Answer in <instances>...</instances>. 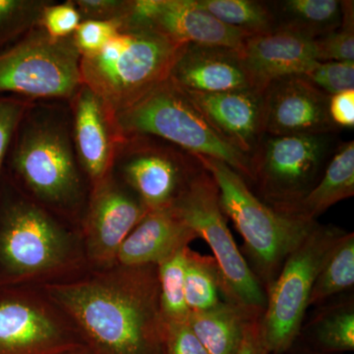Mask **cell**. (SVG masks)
I'll return each instance as SVG.
<instances>
[{
  "instance_id": "6da1fadb",
  "label": "cell",
  "mask_w": 354,
  "mask_h": 354,
  "mask_svg": "<svg viewBox=\"0 0 354 354\" xmlns=\"http://www.w3.org/2000/svg\"><path fill=\"white\" fill-rule=\"evenodd\" d=\"M156 288L86 283L57 286L53 297L78 321L97 354H164Z\"/></svg>"
},
{
  "instance_id": "7a4b0ae2",
  "label": "cell",
  "mask_w": 354,
  "mask_h": 354,
  "mask_svg": "<svg viewBox=\"0 0 354 354\" xmlns=\"http://www.w3.org/2000/svg\"><path fill=\"white\" fill-rule=\"evenodd\" d=\"M44 204L68 207L80 200V165L71 132L68 102H32L16 128L6 167Z\"/></svg>"
},
{
  "instance_id": "3957f363",
  "label": "cell",
  "mask_w": 354,
  "mask_h": 354,
  "mask_svg": "<svg viewBox=\"0 0 354 354\" xmlns=\"http://www.w3.org/2000/svg\"><path fill=\"white\" fill-rule=\"evenodd\" d=\"M184 46L146 28H122L99 53L81 57V82L116 114L169 78Z\"/></svg>"
},
{
  "instance_id": "277c9868",
  "label": "cell",
  "mask_w": 354,
  "mask_h": 354,
  "mask_svg": "<svg viewBox=\"0 0 354 354\" xmlns=\"http://www.w3.org/2000/svg\"><path fill=\"white\" fill-rule=\"evenodd\" d=\"M196 157L213 176L221 209L243 237L258 274L271 285L288 256L318 223L272 208L256 196L245 179L227 164L203 156Z\"/></svg>"
},
{
  "instance_id": "5b68a950",
  "label": "cell",
  "mask_w": 354,
  "mask_h": 354,
  "mask_svg": "<svg viewBox=\"0 0 354 354\" xmlns=\"http://www.w3.org/2000/svg\"><path fill=\"white\" fill-rule=\"evenodd\" d=\"M124 136L147 135L194 156L214 158L252 183L251 158L225 141L185 92L171 79L115 114Z\"/></svg>"
},
{
  "instance_id": "8992f818",
  "label": "cell",
  "mask_w": 354,
  "mask_h": 354,
  "mask_svg": "<svg viewBox=\"0 0 354 354\" xmlns=\"http://www.w3.org/2000/svg\"><path fill=\"white\" fill-rule=\"evenodd\" d=\"M80 62L72 36L53 39L38 26L0 50V97L69 102L82 85Z\"/></svg>"
},
{
  "instance_id": "52a82bcc",
  "label": "cell",
  "mask_w": 354,
  "mask_h": 354,
  "mask_svg": "<svg viewBox=\"0 0 354 354\" xmlns=\"http://www.w3.org/2000/svg\"><path fill=\"white\" fill-rule=\"evenodd\" d=\"M174 207L213 251L221 292L227 301L257 311L264 309L267 297L235 243L221 207L218 186L205 167L190 181Z\"/></svg>"
},
{
  "instance_id": "ba28073f",
  "label": "cell",
  "mask_w": 354,
  "mask_h": 354,
  "mask_svg": "<svg viewBox=\"0 0 354 354\" xmlns=\"http://www.w3.org/2000/svg\"><path fill=\"white\" fill-rule=\"evenodd\" d=\"M344 234L334 225H317L286 258L269 288L261 335L269 353H286L301 329L310 297L324 261Z\"/></svg>"
},
{
  "instance_id": "9c48e42d",
  "label": "cell",
  "mask_w": 354,
  "mask_h": 354,
  "mask_svg": "<svg viewBox=\"0 0 354 354\" xmlns=\"http://www.w3.org/2000/svg\"><path fill=\"white\" fill-rule=\"evenodd\" d=\"M335 146V134L264 135L250 158L258 198L279 211H290L318 183Z\"/></svg>"
},
{
  "instance_id": "30bf717a",
  "label": "cell",
  "mask_w": 354,
  "mask_h": 354,
  "mask_svg": "<svg viewBox=\"0 0 354 354\" xmlns=\"http://www.w3.org/2000/svg\"><path fill=\"white\" fill-rule=\"evenodd\" d=\"M204 169L199 158L147 135L125 136L116 153L113 171L131 188L148 212L169 208Z\"/></svg>"
},
{
  "instance_id": "8fae6325",
  "label": "cell",
  "mask_w": 354,
  "mask_h": 354,
  "mask_svg": "<svg viewBox=\"0 0 354 354\" xmlns=\"http://www.w3.org/2000/svg\"><path fill=\"white\" fill-rule=\"evenodd\" d=\"M64 235L41 207L28 200L0 207V277L13 278L48 269L64 253Z\"/></svg>"
},
{
  "instance_id": "7c38bea8",
  "label": "cell",
  "mask_w": 354,
  "mask_h": 354,
  "mask_svg": "<svg viewBox=\"0 0 354 354\" xmlns=\"http://www.w3.org/2000/svg\"><path fill=\"white\" fill-rule=\"evenodd\" d=\"M152 30L180 44L225 46L239 50L246 34L223 24L196 0H131L121 24Z\"/></svg>"
},
{
  "instance_id": "4fadbf2b",
  "label": "cell",
  "mask_w": 354,
  "mask_h": 354,
  "mask_svg": "<svg viewBox=\"0 0 354 354\" xmlns=\"http://www.w3.org/2000/svg\"><path fill=\"white\" fill-rule=\"evenodd\" d=\"M68 102L77 160L95 186L113 172L116 153L125 136L115 113L83 84Z\"/></svg>"
},
{
  "instance_id": "5bb4252c",
  "label": "cell",
  "mask_w": 354,
  "mask_h": 354,
  "mask_svg": "<svg viewBox=\"0 0 354 354\" xmlns=\"http://www.w3.org/2000/svg\"><path fill=\"white\" fill-rule=\"evenodd\" d=\"M330 95L302 76H290L265 90V135L335 134L330 120Z\"/></svg>"
},
{
  "instance_id": "9a60e30c",
  "label": "cell",
  "mask_w": 354,
  "mask_h": 354,
  "mask_svg": "<svg viewBox=\"0 0 354 354\" xmlns=\"http://www.w3.org/2000/svg\"><path fill=\"white\" fill-rule=\"evenodd\" d=\"M185 93L221 138L251 158L265 135V91Z\"/></svg>"
},
{
  "instance_id": "2e32d148",
  "label": "cell",
  "mask_w": 354,
  "mask_h": 354,
  "mask_svg": "<svg viewBox=\"0 0 354 354\" xmlns=\"http://www.w3.org/2000/svg\"><path fill=\"white\" fill-rule=\"evenodd\" d=\"M169 78L191 93L215 94L255 88L239 50L225 46L186 44Z\"/></svg>"
},
{
  "instance_id": "e0dca14e",
  "label": "cell",
  "mask_w": 354,
  "mask_h": 354,
  "mask_svg": "<svg viewBox=\"0 0 354 354\" xmlns=\"http://www.w3.org/2000/svg\"><path fill=\"white\" fill-rule=\"evenodd\" d=\"M239 50L253 87L260 91L279 79L302 75L317 62L313 39L283 30L248 37Z\"/></svg>"
},
{
  "instance_id": "ac0fdd59",
  "label": "cell",
  "mask_w": 354,
  "mask_h": 354,
  "mask_svg": "<svg viewBox=\"0 0 354 354\" xmlns=\"http://www.w3.org/2000/svg\"><path fill=\"white\" fill-rule=\"evenodd\" d=\"M148 213L139 198L120 185L113 172L95 184L88 205L87 227L100 257H116L130 232Z\"/></svg>"
},
{
  "instance_id": "d6986e66",
  "label": "cell",
  "mask_w": 354,
  "mask_h": 354,
  "mask_svg": "<svg viewBox=\"0 0 354 354\" xmlns=\"http://www.w3.org/2000/svg\"><path fill=\"white\" fill-rule=\"evenodd\" d=\"M198 239L174 207L146 214L121 244L116 257L122 264H158Z\"/></svg>"
},
{
  "instance_id": "ffe728a7",
  "label": "cell",
  "mask_w": 354,
  "mask_h": 354,
  "mask_svg": "<svg viewBox=\"0 0 354 354\" xmlns=\"http://www.w3.org/2000/svg\"><path fill=\"white\" fill-rule=\"evenodd\" d=\"M77 348L62 344L55 324L32 305L0 297V354H64Z\"/></svg>"
},
{
  "instance_id": "44dd1931",
  "label": "cell",
  "mask_w": 354,
  "mask_h": 354,
  "mask_svg": "<svg viewBox=\"0 0 354 354\" xmlns=\"http://www.w3.org/2000/svg\"><path fill=\"white\" fill-rule=\"evenodd\" d=\"M259 313L225 300L212 308L190 312L187 323L209 354H237L247 328Z\"/></svg>"
},
{
  "instance_id": "7402d4cb",
  "label": "cell",
  "mask_w": 354,
  "mask_h": 354,
  "mask_svg": "<svg viewBox=\"0 0 354 354\" xmlns=\"http://www.w3.org/2000/svg\"><path fill=\"white\" fill-rule=\"evenodd\" d=\"M354 195V142L335 148L318 183L288 214L316 221L328 209Z\"/></svg>"
},
{
  "instance_id": "603a6c76",
  "label": "cell",
  "mask_w": 354,
  "mask_h": 354,
  "mask_svg": "<svg viewBox=\"0 0 354 354\" xmlns=\"http://www.w3.org/2000/svg\"><path fill=\"white\" fill-rule=\"evenodd\" d=\"M268 3L276 20V30L313 41L342 24V1L337 0H281Z\"/></svg>"
},
{
  "instance_id": "cb8c5ba5",
  "label": "cell",
  "mask_w": 354,
  "mask_h": 354,
  "mask_svg": "<svg viewBox=\"0 0 354 354\" xmlns=\"http://www.w3.org/2000/svg\"><path fill=\"white\" fill-rule=\"evenodd\" d=\"M198 6L220 22L247 36L276 31V20L268 1L256 0H196Z\"/></svg>"
},
{
  "instance_id": "d4e9b609",
  "label": "cell",
  "mask_w": 354,
  "mask_h": 354,
  "mask_svg": "<svg viewBox=\"0 0 354 354\" xmlns=\"http://www.w3.org/2000/svg\"><path fill=\"white\" fill-rule=\"evenodd\" d=\"M221 283L216 260L186 248L184 293L190 312L203 311L221 302Z\"/></svg>"
},
{
  "instance_id": "484cf974",
  "label": "cell",
  "mask_w": 354,
  "mask_h": 354,
  "mask_svg": "<svg viewBox=\"0 0 354 354\" xmlns=\"http://www.w3.org/2000/svg\"><path fill=\"white\" fill-rule=\"evenodd\" d=\"M353 283L354 234L344 232L324 261L312 290L309 305L348 290Z\"/></svg>"
},
{
  "instance_id": "4316f807",
  "label": "cell",
  "mask_w": 354,
  "mask_h": 354,
  "mask_svg": "<svg viewBox=\"0 0 354 354\" xmlns=\"http://www.w3.org/2000/svg\"><path fill=\"white\" fill-rule=\"evenodd\" d=\"M177 251L160 265V305L164 322H183L189 310L184 293L186 248Z\"/></svg>"
},
{
  "instance_id": "83f0119b",
  "label": "cell",
  "mask_w": 354,
  "mask_h": 354,
  "mask_svg": "<svg viewBox=\"0 0 354 354\" xmlns=\"http://www.w3.org/2000/svg\"><path fill=\"white\" fill-rule=\"evenodd\" d=\"M50 0H0V50L17 43L38 27Z\"/></svg>"
},
{
  "instance_id": "f1b7e54d",
  "label": "cell",
  "mask_w": 354,
  "mask_h": 354,
  "mask_svg": "<svg viewBox=\"0 0 354 354\" xmlns=\"http://www.w3.org/2000/svg\"><path fill=\"white\" fill-rule=\"evenodd\" d=\"M342 24L314 39L317 62H354V2L342 1Z\"/></svg>"
},
{
  "instance_id": "f546056e",
  "label": "cell",
  "mask_w": 354,
  "mask_h": 354,
  "mask_svg": "<svg viewBox=\"0 0 354 354\" xmlns=\"http://www.w3.org/2000/svg\"><path fill=\"white\" fill-rule=\"evenodd\" d=\"M299 76L332 97L354 90V62H314Z\"/></svg>"
},
{
  "instance_id": "4dcf8cb0",
  "label": "cell",
  "mask_w": 354,
  "mask_h": 354,
  "mask_svg": "<svg viewBox=\"0 0 354 354\" xmlns=\"http://www.w3.org/2000/svg\"><path fill=\"white\" fill-rule=\"evenodd\" d=\"M316 337L327 351H353V310L342 309L326 316L317 327Z\"/></svg>"
},
{
  "instance_id": "1f68e13d",
  "label": "cell",
  "mask_w": 354,
  "mask_h": 354,
  "mask_svg": "<svg viewBox=\"0 0 354 354\" xmlns=\"http://www.w3.org/2000/svg\"><path fill=\"white\" fill-rule=\"evenodd\" d=\"M82 22L74 0L62 3L50 0L41 11L39 26L53 39L71 37Z\"/></svg>"
},
{
  "instance_id": "d6a6232c",
  "label": "cell",
  "mask_w": 354,
  "mask_h": 354,
  "mask_svg": "<svg viewBox=\"0 0 354 354\" xmlns=\"http://www.w3.org/2000/svg\"><path fill=\"white\" fill-rule=\"evenodd\" d=\"M121 30L120 24L106 21H82L72 35L81 57H93Z\"/></svg>"
},
{
  "instance_id": "836d02e7",
  "label": "cell",
  "mask_w": 354,
  "mask_h": 354,
  "mask_svg": "<svg viewBox=\"0 0 354 354\" xmlns=\"http://www.w3.org/2000/svg\"><path fill=\"white\" fill-rule=\"evenodd\" d=\"M31 102L16 97H0V181L14 133Z\"/></svg>"
},
{
  "instance_id": "e575fe53",
  "label": "cell",
  "mask_w": 354,
  "mask_h": 354,
  "mask_svg": "<svg viewBox=\"0 0 354 354\" xmlns=\"http://www.w3.org/2000/svg\"><path fill=\"white\" fill-rule=\"evenodd\" d=\"M82 21H106L122 24L129 14L131 0H74Z\"/></svg>"
},
{
  "instance_id": "d590c367",
  "label": "cell",
  "mask_w": 354,
  "mask_h": 354,
  "mask_svg": "<svg viewBox=\"0 0 354 354\" xmlns=\"http://www.w3.org/2000/svg\"><path fill=\"white\" fill-rule=\"evenodd\" d=\"M164 354L209 353L186 320L183 322H164Z\"/></svg>"
},
{
  "instance_id": "8d00e7d4",
  "label": "cell",
  "mask_w": 354,
  "mask_h": 354,
  "mask_svg": "<svg viewBox=\"0 0 354 354\" xmlns=\"http://www.w3.org/2000/svg\"><path fill=\"white\" fill-rule=\"evenodd\" d=\"M330 120L337 128L354 127V90L346 91L330 97Z\"/></svg>"
},
{
  "instance_id": "74e56055",
  "label": "cell",
  "mask_w": 354,
  "mask_h": 354,
  "mask_svg": "<svg viewBox=\"0 0 354 354\" xmlns=\"http://www.w3.org/2000/svg\"><path fill=\"white\" fill-rule=\"evenodd\" d=\"M237 354H269L261 335L259 318L255 319L247 328L241 351Z\"/></svg>"
},
{
  "instance_id": "f35d334b",
  "label": "cell",
  "mask_w": 354,
  "mask_h": 354,
  "mask_svg": "<svg viewBox=\"0 0 354 354\" xmlns=\"http://www.w3.org/2000/svg\"><path fill=\"white\" fill-rule=\"evenodd\" d=\"M65 354H97V353H95L94 351H81L80 348H77L75 349H73V351H69V353H67Z\"/></svg>"
},
{
  "instance_id": "ab89813d",
  "label": "cell",
  "mask_w": 354,
  "mask_h": 354,
  "mask_svg": "<svg viewBox=\"0 0 354 354\" xmlns=\"http://www.w3.org/2000/svg\"><path fill=\"white\" fill-rule=\"evenodd\" d=\"M65 354V353H64Z\"/></svg>"
}]
</instances>
